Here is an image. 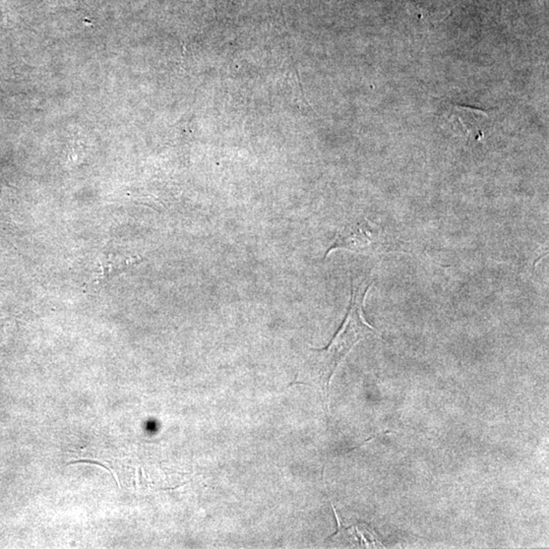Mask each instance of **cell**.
Instances as JSON below:
<instances>
[{
    "label": "cell",
    "instance_id": "cell-3",
    "mask_svg": "<svg viewBox=\"0 0 549 549\" xmlns=\"http://www.w3.org/2000/svg\"><path fill=\"white\" fill-rule=\"evenodd\" d=\"M488 118V115L483 111L459 106L453 107L448 115L455 129H461L465 136L471 138L482 136L481 129Z\"/></svg>",
    "mask_w": 549,
    "mask_h": 549
},
{
    "label": "cell",
    "instance_id": "cell-4",
    "mask_svg": "<svg viewBox=\"0 0 549 549\" xmlns=\"http://www.w3.org/2000/svg\"><path fill=\"white\" fill-rule=\"evenodd\" d=\"M288 80H289V84L290 86H291L292 92H293L294 95H295L294 101H295V103L298 104V108L300 109L301 111H305V112L312 110L309 103H307V99L305 98V95H303V91L302 88H301L300 79H299L298 71H295L293 73H291V75L288 78Z\"/></svg>",
    "mask_w": 549,
    "mask_h": 549
},
{
    "label": "cell",
    "instance_id": "cell-1",
    "mask_svg": "<svg viewBox=\"0 0 549 549\" xmlns=\"http://www.w3.org/2000/svg\"><path fill=\"white\" fill-rule=\"evenodd\" d=\"M369 288L370 283H352L349 309L340 329L327 347L323 349L312 348L318 353V365L327 390L329 389L332 374L352 348L366 335L376 332V329L366 321L363 312L366 294Z\"/></svg>",
    "mask_w": 549,
    "mask_h": 549
},
{
    "label": "cell",
    "instance_id": "cell-2",
    "mask_svg": "<svg viewBox=\"0 0 549 549\" xmlns=\"http://www.w3.org/2000/svg\"><path fill=\"white\" fill-rule=\"evenodd\" d=\"M379 243V231L376 226L367 220L348 225L337 235L331 247L328 249L325 256L330 252L338 249H349L353 251H367L376 249Z\"/></svg>",
    "mask_w": 549,
    "mask_h": 549
}]
</instances>
